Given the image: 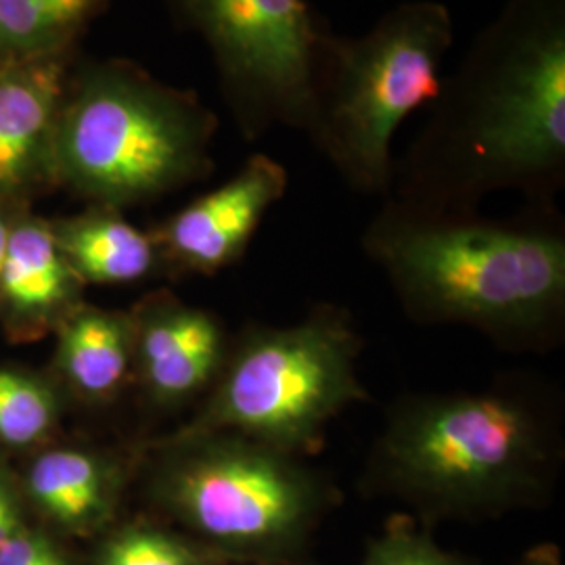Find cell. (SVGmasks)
I'll list each match as a JSON object with an SVG mask.
<instances>
[{"mask_svg":"<svg viewBox=\"0 0 565 565\" xmlns=\"http://www.w3.org/2000/svg\"><path fill=\"white\" fill-rule=\"evenodd\" d=\"M21 527L20 513H18V505L11 497V492L7 490V486L0 482V545L15 534Z\"/></svg>","mask_w":565,"mask_h":565,"instance_id":"obj_21","label":"cell"},{"mask_svg":"<svg viewBox=\"0 0 565 565\" xmlns=\"http://www.w3.org/2000/svg\"><path fill=\"white\" fill-rule=\"evenodd\" d=\"M565 182V0H505L443 78L396 200L476 210L488 193L551 203Z\"/></svg>","mask_w":565,"mask_h":565,"instance_id":"obj_1","label":"cell"},{"mask_svg":"<svg viewBox=\"0 0 565 565\" xmlns=\"http://www.w3.org/2000/svg\"><path fill=\"white\" fill-rule=\"evenodd\" d=\"M55 404L41 384L0 371V440L32 445L53 425Z\"/></svg>","mask_w":565,"mask_h":565,"instance_id":"obj_17","label":"cell"},{"mask_svg":"<svg viewBox=\"0 0 565 565\" xmlns=\"http://www.w3.org/2000/svg\"><path fill=\"white\" fill-rule=\"evenodd\" d=\"M452 41L440 0H404L361 36L327 34L303 135L352 189L392 191V141L438 95Z\"/></svg>","mask_w":565,"mask_h":565,"instance_id":"obj_5","label":"cell"},{"mask_svg":"<svg viewBox=\"0 0 565 565\" xmlns=\"http://www.w3.org/2000/svg\"><path fill=\"white\" fill-rule=\"evenodd\" d=\"M137 354L151 396L172 404L210 392L228 343L223 324L210 312L170 302L142 319Z\"/></svg>","mask_w":565,"mask_h":565,"instance_id":"obj_11","label":"cell"},{"mask_svg":"<svg viewBox=\"0 0 565 565\" xmlns=\"http://www.w3.org/2000/svg\"><path fill=\"white\" fill-rule=\"evenodd\" d=\"M74 270L65 263L53 228L23 218L11 224L0 289L20 310H44L67 296Z\"/></svg>","mask_w":565,"mask_h":565,"instance_id":"obj_16","label":"cell"},{"mask_svg":"<svg viewBox=\"0 0 565 565\" xmlns=\"http://www.w3.org/2000/svg\"><path fill=\"white\" fill-rule=\"evenodd\" d=\"M361 340L340 308L289 327H252L228 348L202 413L186 434L231 431L306 459L327 427L364 403Z\"/></svg>","mask_w":565,"mask_h":565,"instance_id":"obj_6","label":"cell"},{"mask_svg":"<svg viewBox=\"0 0 565 565\" xmlns=\"http://www.w3.org/2000/svg\"><path fill=\"white\" fill-rule=\"evenodd\" d=\"M361 565H467L459 555L438 545L406 515L392 518L371 541Z\"/></svg>","mask_w":565,"mask_h":565,"instance_id":"obj_19","label":"cell"},{"mask_svg":"<svg viewBox=\"0 0 565 565\" xmlns=\"http://www.w3.org/2000/svg\"><path fill=\"white\" fill-rule=\"evenodd\" d=\"M156 490L210 545L242 559L300 557L335 490L306 459L231 431L184 434Z\"/></svg>","mask_w":565,"mask_h":565,"instance_id":"obj_7","label":"cell"},{"mask_svg":"<svg viewBox=\"0 0 565 565\" xmlns=\"http://www.w3.org/2000/svg\"><path fill=\"white\" fill-rule=\"evenodd\" d=\"M111 0H0V65L74 53Z\"/></svg>","mask_w":565,"mask_h":565,"instance_id":"obj_14","label":"cell"},{"mask_svg":"<svg viewBox=\"0 0 565 565\" xmlns=\"http://www.w3.org/2000/svg\"><path fill=\"white\" fill-rule=\"evenodd\" d=\"M287 186L285 166L254 153L228 181L184 205L153 239L182 268L214 275L242 260Z\"/></svg>","mask_w":565,"mask_h":565,"instance_id":"obj_9","label":"cell"},{"mask_svg":"<svg viewBox=\"0 0 565 565\" xmlns=\"http://www.w3.org/2000/svg\"><path fill=\"white\" fill-rule=\"evenodd\" d=\"M564 434L541 387L417 394L394 404L364 478L425 515H494L557 482Z\"/></svg>","mask_w":565,"mask_h":565,"instance_id":"obj_3","label":"cell"},{"mask_svg":"<svg viewBox=\"0 0 565 565\" xmlns=\"http://www.w3.org/2000/svg\"><path fill=\"white\" fill-rule=\"evenodd\" d=\"M135 335L126 319L86 310L61 333V364L88 396H109L120 387L132 356Z\"/></svg>","mask_w":565,"mask_h":565,"instance_id":"obj_15","label":"cell"},{"mask_svg":"<svg viewBox=\"0 0 565 565\" xmlns=\"http://www.w3.org/2000/svg\"><path fill=\"white\" fill-rule=\"evenodd\" d=\"M28 486L46 515L78 530L105 520L116 494L114 469L82 450L44 455L32 467Z\"/></svg>","mask_w":565,"mask_h":565,"instance_id":"obj_13","label":"cell"},{"mask_svg":"<svg viewBox=\"0 0 565 565\" xmlns=\"http://www.w3.org/2000/svg\"><path fill=\"white\" fill-rule=\"evenodd\" d=\"M404 310L505 343L551 338L565 312V233L551 203L513 221L392 198L363 235Z\"/></svg>","mask_w":565,"mask_h":565,"instance_id":"obj_2","label":"cell"},{"mask_svg":"<svg viewBox=\"0 0 565 565\" xmlns=\"http://www.w3.org/2000/svg\"><path fill=\"white\" fill-rule=\"evenodd\" d=\"M518 565H562V559L555 546H539L532 553H527Z\"/></svg>","mask_w":565,"mask_h":565,"instance_id":"obj_22","label":"cell"},{"mask_svg":"<svg viewBox=\"0 0 565 565\" xmlns=\"http://www.w3.org/2000/svg\"><path fill=\"white\" fill-rule=\"evenodd\" d=\"M74 53L0 65V202L53 172V132Z\"/></svg>","mask_w":565,"mask_h":565,"instance_id":"obj_10","label":"cell"},{"mask_svg":"<svg viewBox=\"0 0 565 565\" xmlns=\"http://www.w3.org/2000/svg\"><path fill=\"white\" fill-rule=\"evenodd\" d=\"M11 224L9 218L4 216V212L0 210V270L4 264V256H7V245H9V235H11Z\"/></svg>","mask_w":565,"mask_h":565,"instance_id":"obj_23","label":"cell"},{"mask_svg":"<svg viewBox=\"0 0 565 565\" xmlns=\"http://www.w3.org/2000/svg\"><path fill=\"white\" fill-rule=\"evenodd\" d=\"M218 116L139 63H74L53 132V172L103 207L149 202L214 170Z\"/></svg>","mask_w":565,"mask_h":565,"instance_id":"obj_4","label":"cell"},{"mask_svg":"<svg viewBox=\"0 0 565 565\" xmlns=\"http://www.w3.org/2000/svg\"><path fill=\"white\" fill-rule=\"evenodd\" d=\"M97 565H207L202 551L151 525H128L116 532Z\"/></svg>","mask_w":565,"mask_h":565,"instance_id":"obj_18","label":"cell"},{"mask_svg":"<svg viewBox=\"0 0 565 565\" xmlns=\"http://www.w3.org/2000/svg\"><path fill=\"white\" fill-rule=\"evenodd\" d=\"M53 235L65 263L86 281H141L162 258L156 239L124 221L114 207L99 205L88 214L61 223Z\"/></svg>","mask_w":565,"mask_h":565,"instance_id":"obj_12","label":"cell"},{"mask_svg":"<svg viewBox=\"0 0 565 565\" xmlns=\"http://www.w3.org/2000/svg\"><path fill=\"white\" fill-rule=\"evenodd\" d=\"M207 46L243 141L277 126L303 132L331 28L308 0H166Z\"/></svg>","mask_w":565,"mask_h":565,"instance_id":"obj_8","label":"cell"},{"mask_svg":"<svg viewBox=\"0 0 565 565\" xmlns=\"http://www.w3.org/2000/svg\"><path fill=\"white\" fill-rule=\"evenodd\" d=\"M0 565H70L60 546L21 525L0 545Z\"/></svg>","mask_w":565,"mask_h":565,"instance_id":"obj_20","label":"cell"}]
</instances>
